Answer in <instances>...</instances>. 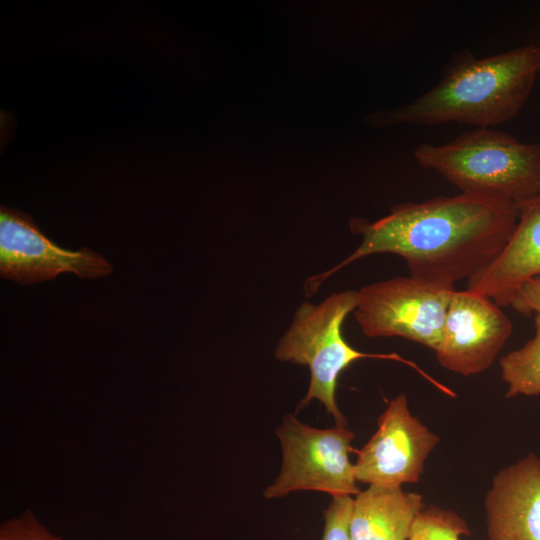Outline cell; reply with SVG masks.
<instances>
[{"label":"cell","mask_w":540,"mask_h":540,"mask_svg":"<svg viewBox=\"0 0 540 540\" xmlns=\"http://www.w3.org/2000/svg\"><path fill=\"white\" fill-rule=\"evenodd\" d=\"M518 215L514 203L460 193L396 204L374 222L354 217L350 230L362 237L361 243L331 269L309 277L306 296L337 271L380 253L402 257L412 277L454 289L456 282L469 280L501 253Z\"/></svg>","instance_id":"1"},{"label":"cell","mask_w":540,"mask_h":540,"mask_svg":"<svg viewBox=\"0 0 540 540\" xmlns=\"http://www.w3.org/2000/svg\"><path fill=\"white\" fill-rule=\"evenodd\" d=\"M539 75L536 44L483 58L462 50L453 55L431 89L398 107L371 112L366 122L379 129L449 123L492 128L518 115Z\"/></svg>","instance_id":"2"},{"label":"cell","mask_w":540,"mask_h":540,"mask_svg":"<svg viewBox=\"0 0 540 540\" xmlns=\"http://www.w3.org/2000/svg\"><path fill=\"white\" fill-rule=\"evenodd\" d=\"M416 162L464 194L520 206L540 194V144L493 128H475L440 145L421 143Z\"/></svg>","instance_id":"3"},{"label":"cell","mask_w":540,"mask_h":540,"mask_svg":"<svg viewBox=\"0 0 540 540\" xmlns=\"http://www.w3.org/2000/svg\"><path fill=\"white\" fill-rule=\"evenodd\" d=\"M357 303V290L332 293L317 305L307 301L301 303L274 351L277 360L306 365L310 370L309 388L299 408L316 399L334 418L337 426L347 425V419L336 403L338 377L357 360L373 358L402 362L444 390L440 383L429 377L416 364L396 353H364L352 347L345 340L342 327L349 313L354 312Z\"/></svg>","instance_id":"4"},{"label":"cell","mask_w":540,"mask_h":540,"mask_svg":"<svg viewBox=\"0 0 540 540\" xmlns=\"http://www.w3.org/2000/svg\"><path fill=\"white\" fill-rule=\"evenodd\" d=\"M282 448V466L266 487V498L298 490L322 491L335 496L357 495L355 466L349 459L354 434L346 426L320 429L286 415L276 430Z\"/></svg>","instance_id":"5"},{"label":"cell","mask_w":540,"mask_h":540,"mask_svg":"<svg viewBox=\"0 0 540 540\" xmlns=\"http://www.w3.org/2000/svg\"><path fill=\"white\" fill-rule=\"evenodd\" d=\"M455 289L399 276L361 287L354 316L367 337H402L436 351Z\"/></svg>","instance_id":"6"},{"label":"cell","mask_w":540,"mask_h":540,"mask_svg":"<svg viewBox=\"0 0 540 540\" xmlns=\"http://www.w3.org/2000/svg\"><path fill=\"white\" fill-rule=\"evenodd\" d=\"M439 437L412 415L404 394L393 398L377 421V430L358 452V482L385 487L415 483Z\"/></svg>","instance_id":"7"},{"label":"cell","mask_w":540,"mask_h":540,"mask_svg":"<svg viewBox=\"0 0 540 540\" xmlns=\"http://www.w3.org/2000/svg\"><path fill=\"white\" fill-rule=\"evenodd\" d=\"M71 272L80 278H99L112 272L100 254L83 247L61 248L44 235L32 218L15 209H0V273L29 285Z\"/></svg>","instance_id":"8"},{"label":"cell","mask_w":540,"mask_h":540,"mask_svg":"<svg viewBox=\"0 0 540 540\" xmlns=\"http://www.w3.org/2000/svg\"><path fill=\"white\" fill-rule=\"evenodd\" d=\"M512 332V321L492 299L469 289L454 290L435 351L437 361L463 376L481 373L492 365Z\"/></svg>","instance_id":"9"},{"label":"cell","mask_w":540,"mask_h":540,"mask_svg":"<svg viewBox=\"0 0 540 540\" xmlns=\"http://www.w3.org/2000/svg\"><path fill=\"white\" fill-rule=\"evenodd\" d=\"M488 540H540V458L500 470L485 498Z\"/></svg>","instance_id":"10"},{"label":"cell","mask_w":540,"mask_h":540,"mask_svg":"<svg viewBox=\"0 0 540 540\" xmlns=\"http://www.w3.org/2000/svg\"><path fill=\"white\" fill-rule=\"evenodd\" d=\"M516 226L501 253L467 280V289L510 306L527 280L540 274V194L518 206Z\"/></svg>","instance_id":"11"},{"label":"cell","mask_w":540,"mask_h":540,"mask_svg":"<svg viewBox=\"0 0 540 540\" xmlns=\"http://www.w3.org/2000/svg\"><path fill=\"white\" fill-rule=\"evenodd\" d=\"M424 509L420 494L369 485L353 501L351 540H409L413 523Z\"/></svg>","instance_id":"12"},{"label":"cell","mask_w":540,"mask_h":540,"mask_svg":"<svg viewBox=\"0 0 540 540\" xmlns=\"http://www.w3.org/2000/svg\"><path fill=\"white\" fill-rule=\"evenodd\" d=\"M534 327L535 334L529 341L499 361L507 398L540 394V315H535Z\"/></svg>","instance_id":"13"},{"label":"cell","mask_w":540,"mask_h":540,"mask_svg":"<svg viewBox=\"0 0 540 540\" xmlns=\"http://www.w3.org/2000/svg\"><path fill=\"white\" fill-rule=\"evenodd\" d=\"M465 520L457 513L430 506L415 519L410 540H460L461 535H469Z\"/></svg>","instance_id":"14"},{"label":"cell","mask_w":540,"mask_h":540,"mask_svg":"<svg viewBox=\"0 0 540 540\" xmlns=\"http://www.w3.org/2000/svg\"><path fill=\"white\" fill-rule=\"evenodd\" d=\"M0 540H63L51 533L31 511L5 520L0 526Z\"/></svg>","instance_id":"15"},{"label":"cell","mask_w":540,"mask_h":540,"mask_svg":"<svg viewBox=\"0 0 540 540\" xmlns=\"http://www.w3.org/2000/svg\"><path fill=\"white\" fill-rule=\"evenodd\" d=\"M354 499L351 496H335L324 511L322 540H351L350 520Z\"/></svg>","instance_id":"16"},{"label":"cell","mask_w":540,"mask_h":540,"mask_svg":"<svg viewBox=\"0 0 540 540\" xmlns=\"http://www.w3.org/2000/svg\"><path fill=\"white\" fill-rule=\"evenodd\" d=\"M510 306L525 315H540V274L519 287Z\"/></svg>","instance_id":"17"},{"label":"cell","mask_w":540,"mask_h":540,"mask_svg":"<svg viewBox=\"0 0 540 540\" xmlns=\"http://www.w3.org/2000/svg\"><path fill=\"white\" fill-rule=\"evenodd\" d=\"M410 540V539H409Z\"/></svg>","instance_id":"18"}]
</instances>
